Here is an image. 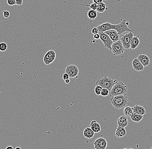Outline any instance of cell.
Instances as JSON below:
<instances>
[{"label":"cell","mask_w":152,"mask_h":149,"mask_svg":"<svg viewBox=\"0 0 152 149\" xmlns=\"http://www.w3.org/2000/svg\"><path fill=\"white\" fill-rule=\"evenodd\" d=\"M127 134V132L124 128L118 126L116 128V131L114 133V135L116 137L122 138L125 136Z\"/></svg>","instance_id":"cell-16"},{"label":"cell","mask_w":152,"mask_h":149,"mask_svg":"<svg viewBox=\"0 0 152 149\" xmlns=\"http://www.w3.org/2000/svg\"><path fill=\"white\" fill-rule=\"evenodd\" d=\"M110 92L106 88H103L101 92V95L103 97H106L109 95Z\"/></svg>","instance_id":"cell-28"},{"label":"cell","mask_w":152,"mask_h":149,"mask_svg":"<svg viewBox=\"0 0 152 149\" xmlns=\"http://www.w3.org/2000/svg\"><path fill=\"white\" fill-rule=\"evenodd\" d=\"M5 149H14V148L12 146H8V147H7Z\"/></svg>","instance_id":"cell-37"},{"label":"cell","mask_w":152,"mask_h":149,"mask_svg":"<svg viewBox=\"0 0 152 149\" xmlns=\"http://www.w3.org/2000/svg\"><path fill=\"white\" fill-rule=\"evenodd\" d=\"M127 87L123 82L120 81L114 85L110 92L109 95L111 97L118 95H126Z\"/></svg>","instance_id":"cell-3"},{"label":"cell","mask_w":152,"mask_h":149,"mask_svg":"<svg viewBox=\"0 0 152 149\" xmlns=\"http://www.w3.org/2000/svg\"><path fill=\"white\" fill-rule=\"evenodd\" d=\"M143 115H139V114H136L135 113H133L130 116V119L134 122L138 123L142 120L143 118Z\"/></svg>","instance_id":"cell-21"},{"label":"cell","mask_w":152,"mask_h":149,"mask_svg":"<svg viewBox=\"0 0 152 149\" xmlns=\"http://www.w3.org/2000/svg\"><path fill=\"white\" fill-rule=\"evenodd\" d=\"M133 149V148H130V149Z\"/></svg>","instance_id":"cell-39"},{"label":"cell","mask_w":152,"mask_h":149,"mask_svg":"<svg viewBox=\"0 0 152 149\" xmlns=\"http://www.w3.org/2000/svg\"><path fill=\"white\" fill-rule=\"evenodd\" d=\"M134 36L133 32H129V33H126L122 36L120 40L122 42L125 50H128V49H130V42Z\"/></svg>","instance_id":"cell-8"},{"label":"cell","mask_w":152,"mask_h":149,"mask_svg":"<svg viewBox=\"0 0 152 149\" xmlns=\"http://www.w3.org/2000/svg\"><path fill=\"white\" fill-rule=\"evenodd\" d=\"M111 103L115 108L122 109L128 104V97L126 95L112 97L111 99Z\"/></svg>","instance_id":"cell-2"},{"label":"cell","mask_w":152,"mask_h":149,"mask_svg":"<svg viewBox=\"0 0 152 149\" xmlns=\"http://www.w3.org/2000/svg\"><path fill=\"white\" fill-rule=\"evenodd\" d=\"M90 126L95 133H98L101 131L100 125L96 120L92 121L91 122Z\"/></svg>","instance_id":"cell-20"},{"label":"cell","mask_w":152,"mask_h":149,"mask_svg":"<svg viewBox=\"0 0 152 149\" xmlns=\"http://www.w3.org/2000/svg\"><path fill=\"white\" fill-rule=\"evenodd\" d=\"M125 49L121 40L114 42L111 46V52L113 55H121L123 54Z\"/></svg>","instance_id":"cell-5"},{"label":"cell","mask_w":152,"mask_h":149,"mask_svg":"<svg viewBox=\"0 0 152 149\" xmlns=\"http://www.w3.org/2000/svg\"><path fill=\"white\" fill-rule=\"evenodd\" d=\"M15 149H21V148H20V147H17V148H16Z\"/></svg>","instance_id":"cell-38"},{"label":"cell","mask_w":152,"mask_h":149,"mask_svg":"<svg viewBox=\"0 0 152 149\" xmlns=\"http://www.w3.org/2000/svg\"><path fill=\"white\" fill-rule=\"evenodd\" d=\"M129 25V23L127 22L125 19H124L119 24H116V25L113 24V29L116 30L119 35L126 32H134V31L128 28V26Z\"/></svg>","instance_id":"cell-4"},{"label":"cell","mask_w":152,"mask_h":149,"mask_svg":"<svg viewBox=\"0 0 152 149\" xmlns=\"http://www.w3.org/2000/svg\"><path fill=\"white\" fill-rule=\"evenodd\" d=\"M117 124L118 126L121 127L125 128L128 125V120L126 116L122 115L119 118L117 121Z\"/></svg>","instance_id":"cell-15"},{"label":"cell","mask_w":152,"mask_h":149,"mask_svg":"<svg viewBox=\"0 0 152 149\" xmlns=\"http://www.w3.org/2000/svg\"><path fill=\"white\" fill-rule=\"evenodd\" d=\"M123 112L126 116L130 117V115L134 113L133 108L130 107H126L124 109Z\"/></svg>","instance_id":"cell-24"},{"label":"cell","mask_w":152,"mask_h":149,"mask_svg":"<svg viewBox=\"0 0 152 149\" xmlns=\"http://www.w3.org/2000/svg\"><path fill=\"white\" fill-rule=\"evenodd\" d=\"M118 82L116 80L107 75H101L98 77L96 82V85H99L103 88H106L110 92L114 85Z\"/></svg>","instance_id":"cell-1"},{"label":"cell","mask_w":152,"mask_h":149,"mask_svg":"<svg viewBox=\"0 0 152 149\" xmlns=\"http://www.w3.org/2000/svg\"><path fill=\"white\" fill-rule=\"evenodd\" d=\"M137 58L140 61V63L143 65L144 67L149 66L150 64V57L146 55L141 54L139 55Z\"/></svg>","instance_id":"cell-14"},{"label":"cell","mask_w":152,"mask_h":149,"mask_svg":"<svg viewBox=\"0 0 152 149\" xmlns=\"http://www.w3.org/2000/svg\"><path fill=\"white\" fill-rule=\"evenodd\" d=\"M93 144L96 149H106L107 147V142L103 138H98L94 141Z\"/></svg>","instance_id":"cell-10"},{"label":"cell","mask_w":152,"mask_h":149,"mask_svg":"<svg viewBox=\"0 0 152 149\" xmlns=\"http://www.w3.org/2000/svg\"><path fill=\"white\" fill-rule=\"evenodd\" d=\"M95 133L91 128L90 127H87L85 128L83 132V135L87 139H91L93 137Z\"/></svg>","instance_id":"cell-19"},{"label":"cell","mask_w":152,"mask_h":149,"mask_svg":"<svg viewBox=\"0 0 152 149\" xmlns=\"http://www.w3.org/2000/svg\"><path fill=\"white\" fill-rule=\"evenodd\" d=\"M103 87L99 85H96L95 87V93L97 95H101V92H102Z\"/></svg>","instance_id":"cell-26"},{"label":"cell","mask_w":152,"mask_h":149,"mask_svg":"<svg viewBox=\"0 0 152 149\" xmlns=\"http://www.w3.org/2000/svg\"><path fill=\"white\" fill-rule=\"evenodd\" d=\"M105 1H108V0H105Z\"/></svg>","instance_id":"cell-41"},{"label":"cell","mask_w":152,"mask_h":149,"mask_svg":"<svg viewBox=\"0 0 152 149\" xmlns=\"http://www.w3.org/2000/svg\"><path fill=\"white\" fill-rule=\"evenodd\" d=\"M107 9L108 8L106 7V4L103 2L99 5H97L96 11L98 13H104L106 10H107Z\"/></svg>","instance_id":"cell-23"},{"label":"cell","mask_w":152,"mask_h":149,"mask_svg":"<svg viewBox=\"0 0 152 149\" xmlns=\"http://www.w3.org/2000/svg\"><path fill=\"white\" fill-rule=\"evenodd\" d=\"M93 3L96 4L97 5H99L103 2V0H93Z\"/></svg>","instance_id":"cell-33"},{"label":"cell","mask_w":152,"mask_h":149,"mask_svg":"<svg viewBox=\"0 0 152 149\" xmlns=\"http://www.w3.org/2000/svg\"><path fill=\"white\" fill-rule=\"evenodd\" d=\"M65 82L66 84H69L70 82V80L68 79V80H65Z\"/></svg>","instance_id":"cell-36"},{"label":"cell","mask_w":152,"mask_h":149,"mask_svg":"<svg viewBox=\"0 0 152 149\" xmlns=\"http://www.w3.org/2000/svg\"><path fill=\"white\" fill-rule=\"evenodd\" d=\"M134 113L139 115H144L146 113V110L144 107L139 105H136L133 107Z\"/></svg>","instance_id":"cell-17"},{"label":"cell","mask_w":152,"mask_h":149,"mask_svg":"<svg viewBox=\"0 0 152 149\" xmlns=\"http://www.w3.org/2000/svg\"><path fill=\"white\" fill-rule=\"evenodd\" d=\"M100 34V39L103 42V45L106 48L111 50V46L113 44V41L111 40L108 34L103 32H98Z\"/></svg>","instance_id":"cell-6"},{"label":"cell","mask_w":152,"mask_h":149,"mask_svg":"<svg viewBox=\"0 0 152 149\" xmlns=\"http://www.w3.org/2000/svg\"><path fill=\"white\" fill-rule=\"evenodd\" d=\"M65 73H67L69 75V78H77L79 70L78 67L75 65H69L65 69Z\"/></svg>","instance_id":"cell-7"},{"label":"cell","mask_w":152,"mask_h":149,"mask_svg":"<svg viewBox=\"0 0 152 149\" xmlns=\"http://www.w3.org/2000/svg\"><path fill=\"white\" fill-rule=\"evenodd\" d=\"M16 5L20 6L22 4L23 0H16Z\"/></svg>","instance_id":"cell-34"},{"label":"cell","mask_w":152,"mask_h":149,"mask_svg":"<svg viewBox=\"0 0 152 149\" xmlns=\"http://www.w3.org/2000/svg\"><path fill=\"white\" fill-rule=\"evenodd\" d=\"M132 65L133 69L136 71L140 72L144 70V67L137 58L134 59L132 61Z\"/></svg>","instance_id":"cell-13"},{"label":"cell","mask_w":152,"mask_h":149,"mask_svg":"<svg viewBox=\"0 0 152 149\" xmlns=\"http://www.w3.org/2000/svg\"><path fill=\"white\" fill-rule=\"evenodd\" d=\"M62 77L64 81L66 80H68L69 78V75L66 73H64V74H63L62 75Z\"/></svg>","instance_id":"cell-32"},{"label":"cell","mask_w":152,"mask_h":149,"mask_svg":"<svg viewBox=\"0 0 152 149\" xmlns=\"http://www.w3.org/2000/svg\"><path fill=\"white\" fill-rule=\"evenodd\" d=\"M139 35H138V36H134L132 38L131 42H130V49L134 50V49H136L138 46L140 44V40L139 39Z\"/></svg>","instance_id":"cell-18"},{"label":"cell","mask_w":152,"mask_h":149,"mask_svg":"<svg viewBox=\"0 0 152 149\" xmlns=\"http://www.w3.org/2000/svg\"><path fill=\"white\" fill-rule=\"evenodd\" d=\"M97 28L99 32H104L113 29V24L109 23H105L99 25Z\"/></svg>","instance_id":"cell-12"},{"label":"cell","mask_w":152,"mask_h":149,"mask_svg":"<svg viewBox=\"0 0 152 149\" xmlns=\"http://www.w3.org/2000/svg\"><path fill=\"white\" fill-rule=\"evenodd\" d=\"M100 34H99V33L94 34L93 35V38L96 40L99 39H100Z\"/></svg>","instance_id":"cell-35"},{"label":"cell","mask_w":152,"mask_h":149,"mask_svg":"<svg viewBox=\"0 0 152 149\" xmlns=\"http://www.w3.org/2000/svg\"><path fill=\"white\" fill-rule=\"evenodd\" d=\"M76 4V5H84V6H89L91 10H95V11H96L97 7V4H96L94 3H93L90 4Z\"/></svg>","instance_id":"cell-25"},{"label":"cell","mask_w":152,"mask_h":149,"mask_svg":"<svg viewBox=\"0 0 152 149\" xmlns=\"http://www.w3.org/2000/svg\"><path fill=\"white\" fill-rule=\"evenodd\" d=\"M7 3L10 6H14L16 5V0H7Z\"/></svg>","instance_id":"cell-29"},{"label":"cell","mask_w":152,"mask_h":149,"mask_svg":"<svg viewBox=\"0 0 152 149\" xmlns=\"http://www.w3.org/2000/svg\"><path fill=\"white\" fill-rule=\"evenodd\" d=\"M3 12L4 17L5 18H8L9 17L10 14V12L8 11H4Z\"/></svg>","instance_id":"cell-30"},{"label":"cell","mask_w":152,"mask_h":149,"mask_svg":"<svg viewBox=\"0 0 152 149\" xmlns=\"http://www.w3.org/2000/svg\"><path fill=\"white\" fill-rule=\"evenodd\" d=\"M7 46L5 42H1L0 43V51L2 52H5L7 49Z\"/></svg>","instance_id":"cell-27"},{"label":"cell","mask_w":152,"mask_h":149,"mask_svg":"<svg viewBox=\"0 0 152 149\" xmlns=\"http://www.w3.org/2000/svg\"><path fill=\"white\" fill-rule=\"evenodd\" d=\"M56 54L53 50L48 51L44 56L43 61L47 65H49L54 62L56 58Z\"/></svg>","instance_id":"cell-9"},{"label":"cell","mask_w":152,"mask_h":149,"mask_svg":"<svg viewBox=\"0 0 152 149\" xmlns=\"http://www.w3.org/2000/svg\"><path fill=\"white\" fill-rule=\"evenodd\" d=\"M87 16L91 20H94L95 19L97 16V13L96 11L90 10L87 13Z\"/></svg>","instance_id":"cell-22"},{"label":"cell","mask_w":152,"mask_h":149,"mask_svg":"<svg viewBox=\"0 0 152 149\" xmlns=\"http://www.w3.org/2000/svg\"><path fill=\"white\" fill-rule=\"evenodd\" d=\"M151 149H152V147H151Z\"/></svg>","instance_id":"cell-40"},{"label":"cell","mask_w":152,"mask_h":149,"mask_svg":"<svg viewBox=\"0 0 152 149\" xmlns=\"http://www.w3.org/2000/svg\"><path fill=\"white\" fill-rule=\"evenodd\" d=\"M109 36L111 40L113 42L119 40V35L118 34V32L114 29L110 30L104 32Z\"/></svg>","instance_id":"cell-11"},{"label":"cell","mask_w":152,"mask_h":149,"mask_svg":"<svg viewBox=\"0 0 152 149\" xmlns=\"http://www.w3.org/2000/svg\"><path fill=\"white\" fill-rule=\"evenodd\" d=\"M99 32V31H98V28L97 27L93 28L92 30V33L93 34H97V33H98Z\"/></svg>","instance_id":"cell-31"}]
</instances>
